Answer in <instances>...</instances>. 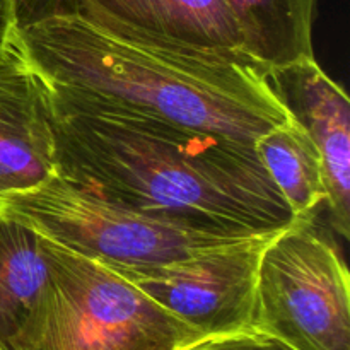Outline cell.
I'll list each match as a JSON object with an SVG mask.
<instances>
[{
    "label": "cell",
    "mask_w": 350,
    "mask_h": 350,
    "mask_svg": "<svg viewBox=\"0 0 350 350\" xmlns=\"http://www.w3.org/2000/svg\"><path fill=\"white\" fill-rule=\"evenodd\" d=\"M44 84L55 173L70 183L205 231L253 236L297 221L253 146Z\"/></svg>",
    "instance_id": "6da1fadb"
},
{
    "label": "cell",
    "mask_w": 350,
    "mask_h": 350,
    "mask_svg": "<svg viewBox=\"0 0 350 350\" xmlns=\"http://www.w3.org/2000/svg\"><path fill=\"white\" fill-rule=\"evenodd\" d=\"M12 46L51 84L246 146L291 122L269 68L245 51L180 43L77 10L17 24Z\"/></svg>",
    "instance_id": "7a4b0ae2"
},
{
    "label": "cell",
    "mask_w": 350,
    "mask_h": 350,
    "mask_svg": "<svg viewBox=\"0 0 350 350\" xmlns=\"http://www.w3.org/2000/svg\"><path fill=\"white\" fill-rule=\"evenodd\" d=\"M51 289L24 350H181L197 330L98 260L43 236Z\"/></svg>",
    "instance_id": "3957f363"
},
{
    "label": "cell",
    "mask_w": 350,
    "mask_h": 350,
    "mask_svg": "<svg viewBox=\"0 0 350 350\" xmlns=\"http://www.w3.org/2000/svg\"><path fill=\"white\" fill-rule=\"evenodd\" d=\"M0 211L70 252L120 267L164 265L250 238L205 231L106 200L57 173L38 187L3 197Z\"/></svg>",
    "instance_id": "277c9868"
},
{
    "label": "cell",
    "mask_w": 350,
    "mask_h": 350,
    "mask_svg": "<svg viewBox=\"0 0 350 350\" xmlns=\"http://www.w3.org/2000/svg\"><path fill=\"white\" fill-rule=\"evenodd\" d=\"M252 330L296 350H350L347 263L314 219H297L263 250Z\"/></svg>",
    "instance_id": "5b68a950"
},
{
    "label": "cell",
    "mask_w": 350,
    "mask_h": 350,
    "mask_svg": "<svg viewBox=\"0 0 350 350\" xmlns=\"http://www.w3.org/2000/svg\"><path fill=\"white\" fill-rule=\"evenodd\" d=\"M277 232L226 243L164 265H105L190 325L202 338L236 334L252 330L258 263Z\"/></svg>",
    "instance_id": "8992f818"
},
{
    "label": "cell",
    "mask_w": 350,
    "mask_h": 350,
    "mask_svg": "<svg viewBox=\"0 0 350 350\" xmlns=\"http://www.w3.org/2000/svg\"><path fill=\"white\" fill-rule=\"evenodd\" d=\"M270 84L287 113L317 147L323 164L328 219L337 234L350 232V103L347 92L304 57L269 70Z\"/></svg>",
    "instance_id": "52a82bcc"
},
{
    "label": "cell",
    "mask_w": 350,
    "mask_h": 350,
    "mask_svg": "<svg viewBox=\"0 0 350 350\" xmlns=\"http://www.w3.org/2000/svg\"><path fill=\"white\" fill-rule=\"evenodd\" d=\"M55 174L46 84L10 44L0 51V200Z\"/></svg>",
    "instance_id": "ba28073f"
},
{
    "label": "cell",
    "mask_w": 350,
    "mask_h": 350,
    "mask_svg": "<svg viewBox=\"0 0 350 350\" xmlns=\"http://www.w3.org/2000/svg\"><path fill=\"white\" fill-rule=\"evenodd\" d=\"M55 10H77L195 46L245 51L226 0H57Z\"/></svg>",
    "instance_id": "9c48e42d"
},
{
    "label": "cell",
    "mask_w": 350,
    "mask_h": 350,
    "mask_svg": "<svg viewBox=\"0 0 350 350\" xmlns=\"http://www.w3.org/2000/svg\"><path fill=\"white\" fill-rule=\"evenodd\" d=\"M43 236L0 211V350H24L51 289Z\"/></svg>",
    "instance_id": "30bf717a"
},
{
    "label": "cell",
    "mask_w": 350,
    "mask_h": 350,
    "mask_svg": "<svg viewBox=\"0 0 350 350\" xmlns=\"http://www.w3.org/2000/svg\"><path fill=\"white\" fill-rule=\"evenodd\" d=\"M243 36V50L267 68L313 57L318 0H226Z\"/></svg>",
    "instance_id": "8fae6325"
},
{
    "label": "cell",
    "mask_w": 350,
    "mask_h": 350,
    "mask_svg": "<svg viewBox=\"0 0 350 350\" xmlns=\"http://www.w3.org/2000/svg\"><path fill=\"white\" fill-rule=\"evenodd\" d=\"M253 147L294 217H317V211L327 202L323 164L303 126L291 118L286 125L262 133Z\"/></svg>",
    "instance_id": "7c38bea8"
},
{
    "label": "cell",
    "mask_w": 350,
    "mask_h": 350,
    "mask_svg": "<svg viewBox=\"0 0 350 350\" xmlns=\"http://www.w3.org/2000/svg\"><path fill=\"white\" fill-rule=\"evenodd\" d=\"M181 350H296L284 344L272 335L256 330L236 332V334L217 335V337L200 338Z\"/></svg>",
    "instance_id": "4fadbf2b"
},
{
    "label": "cell",
    "mask_w": 350,
    "mask_h": 350,
    "mask_svg": "<svg viewBox=\"0 0 350 350\" xmlns=\"http://www.w3.org/2000/svg\"><path fill=\"white\" fill-rule=\"evenodd\" d=\"M17 27V0H0V51L12 44Z\"/></svg>",
    "instance_id": "5bb4252c"
},
{
    "label": "cell",
    "mask_w": 350,
    "mask_h": 350,
    "mask_svg": "<svg viewBox=\"0 0 350 350\" xmlns=\"http://www.w3.org/2000/svg\"><path fill=\"white\" fill-rule=\"evenodd\" d=\"M57 0H17V24L48 14Z\"/></svg>",
    "instance_id": "9a60e30c"
}]
</instances>
